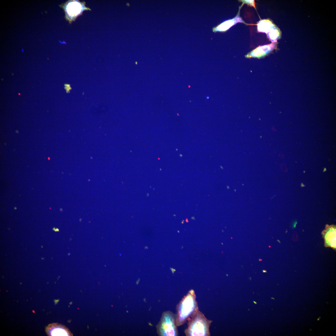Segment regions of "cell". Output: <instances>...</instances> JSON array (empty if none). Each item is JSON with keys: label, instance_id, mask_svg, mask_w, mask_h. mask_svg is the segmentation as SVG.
<instances>
[{"label": "cell", "instance_id": "obj_1", "mask_svg": "<svg viewBox=\"0 0 336 336\" xmlns=\"http://www.w3.org/2000/svg\"><path fill=\"white\" fill-rule=\"evenodd\" d=\"M194 290H190L176 307V321L178 326L184 324L199 310Z\"/></svg>", "mask_w": 336, "mask_h": 336}, {"label": "cell", "instance_id": "obj_2", "mask_svg": "<svg viewBox=\"0 0 336 336\" xmlns=\"http://www.w3.org/2000/svg\"><path fill=\"white\" fill-rule=\"evenodd\" d=\"M188 326L184 333L187 336H209L212 321L208 320L198 310L188 320Z\"/></svg>", "mask_w": 336, "mask_h": 336}, {"label": "cell", "instance_id": "obj_3", "mask_svg": "<svg viewBox=\"0 0 336 336\" xmlns=\"http://www.w3.org/2000/svg\"><path fill=\"white\" fill-rule=\"evenodd\" d=\"M176 315L170 311L163 312L156 326L157 332L160 336H177L179 335Z\"/></svg>", "mask_w": 336, "mask_h": 336}, {"label": "cell", "instance_id": "obj_4", "mask_svg": "<svg viewBox=\"0 0 336 336\" xmlns=\"http://www.w3.org/2000/svg\"><path fill=\"white\" fill-rule=\"evenodd\" d=\"M84 2H80L77 0L70 1L66 7L65 10L70 22L74 21L77 17L81 15L84 11L90 10L89 8L85 6Z\"/></svg>", "mask_w": 336, "mask_h": 336}, {"label": "cell", "instance_id": "obj_5", "mask_svg": "<svg viewBox=\"0 0 336 336\" xmlns=\"http://www.w3.org/2000/svg\"><path fill=\"white\" fill-rule=\"evenodd\" d=\"M45 331L49 336H73L67 327L58 323L49 324L46 327Z\"/></svg>", "mask_w": 336, "mask_h": 336}, {"label": "cell", "instance_id": "obj_6", "mask_svg": "<svg viewBox=\"0 0 336 336\" xmlns=\"http://www.w3.org/2000/svg\"><path fill=\"white\" fill-rule=\"evenodd\" d=\"M325 245L334 249L336 248V227L334 225L328 226L323 232Z\"/></svg>", "mask_w": 336, "mask_h": 336}, {"label": "cell", "instance_id": "obj_7", "mask_svg": "<svg viewBox=\"0 0 336 336\" xmlns=\"http://www.w3.org/2000/svg\"><path fill=\"white\" fill-rule=\"evenodd\" d=\"M243 21L242 19L239 16H237L232 19L223 22L217 26L213 28L212 30L214 32H225L237 23L242 22Z\"/></svg>", "mask_w": 336, "mask_h": 336}, {"label": "cell", "instance_id": "obj_8", "mask_svg": "<svg viewBox=\"0 0 336 336\" xmlns=\"http://www.w3.org/2000/svg\"><path fill=\"white\" fill-rule=\"evenodd\" d=\"M274 46V45L273 44L259 46L251 51L245 56L247 58H261L269 53Z\"/></svg>", "mask_w": 336, "mask_h": 336}, {"label": "cell", "instance_id": "obj_9", "mask_svg": "<svg viewBox=\"0 0 336 336\" xmlns=\"http://www.w3.org/2000/svg\"><path fill=\"white\" fill-rule=\"evenodd\" d=\"M257 25L259 32L266 33L270 32L274 28V25L268 20H261L258 23Z\"/></svg>", "mask_w": 336, "mask_h": 336}, {"label": "cell", "instance_id": "obj_10", "mask_svg": "<svg viewBox=\"0 0 336 336\" xmlns=\"http://www.w3.org/2000/svg\"><path fill=\"white\" fill-rule=\"evenodd\" d=\"M279 35V31L274 28L269 33L268 36L269 38L273 41H276Z\"/></svg>", "mask_w": 336, "mask_h": 336}, {"label": "cell", "instance_id": "obj_11", "mask_svg": "<svg viewBox=\"0 0 336 336\" xmlns=\"http://www.w3.org/2000/svg\"><path fill=\"white\" fill-rule=\"evenodd\" d=\"M242 1L244 3L249 4L251 6L255 7L254 0H242Z\"/></svg>", "mask_w": 336, "mask_h": 336}]
</instances>
